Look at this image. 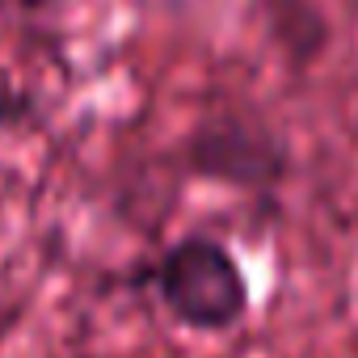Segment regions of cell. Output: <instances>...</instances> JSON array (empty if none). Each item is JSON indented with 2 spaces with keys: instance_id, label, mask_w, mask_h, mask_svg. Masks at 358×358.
Here are the masks:
<instances>
[{
  "instance_id": "cell-1",
  "label": "cell",
  "mask_w": 358,
  "mask_h": 358,
  "mask_svg": "<svg viewBox=\"0 0 358 358\" xmlns=\"http://www.w3.org/2000/svg\"><path fill=\"white\" fill-rule=\"evenodd\" d=\"M156 295L173 320L199 333L232 329L249 312L245 270L211 236H186L156 262Z\"/></svg>"
},
{
  "instance_id": "cell-2",
  "label": "cell",
  "mask_w": 358,
  "mask_h": 358,
  "mask_svg": "<svg viewBox=\"0 0 358 358\" xmlns=\"http://www.w3.org/2000/svg\"><path fill=\"white\" fill-rule=\"evenodd\" d=\"M190 164L228 186H274L287 177V148L249 122L215 118L190 139Z\"/></svg>"
},
{
  "instance_id": "cell-3",
  "label": "cell",
  "mask_w": 358,
  "mask_h": 358,
  "mask_svg": "<svg viewBox=\"0 0 358 358\" xmlns=\"http://www.w3.org/2000/svg\"><path fill=\"white\" fill-rule=\"evenodd\" d=\"M26 114V93H17L5 76H0V122H13Z\"/></svg>"
},
{
  "instance_id": "cell-4",
  "label": "cell",
  "mask_w": 358,
  "mask_h": 358,
  "mask_svg": "<svg viewBox=\"0 0 358 358\" xmlns=\"http://www.w3.org/2000/svg\"><path fill=\"white\" fill-rule=\"evenodd\" d=\"M22 9H47V5H55V0H17Z\"/></svg>"
}]
</instances>
